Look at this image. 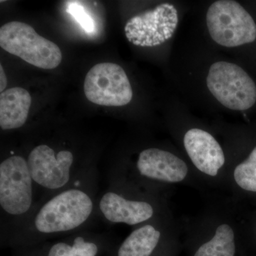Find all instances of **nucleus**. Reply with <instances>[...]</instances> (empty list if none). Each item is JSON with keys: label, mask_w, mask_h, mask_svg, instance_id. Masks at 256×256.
Listing matches in <instances>:
<instances>
[{"label": "nucleus", "mask_w": 256, "mask_h": 256, "mask_svg": "<svg viewBox=\"0 0 256 256\" xmlns=\"http://www.w3.org/2000/svg\"><path fill=\"white\" fill-rule=\"evenodd\" d=\"M37 205L26 156L10 151L0 162V233L8 242Z\"/></svg>", "instance_id": "nucleus-2"}, {"label": "nucleus", "mask_w": 256, "mask_h": 256, "mask_svg": "<svg viewBox=\"0 0 256 256\" xmlns=\"http://www.w3.org/2000/svg\"><path fill=\"white\" fill-rule=\"evenodd\" d=\"M6 86H8V78L2 66L0 65V92H4Z\"/></svg>", "instance_id": "nucleus-17"}, {"label": "nucleus", "mask_w": 256, "mask_h": 256, "mask_svg": "<svg viewBox=\"0 0 256 256\" xmlns=\"http://www.w3.org/2000/svg\"><path fill=\"white\" fill-rule=\"evenodd\" d=\"M66 12L75 18L84 31L87 33H92L95 31L94 20L79 4L78 2H69V3H67Z\"/></svg>", "instance_id": "nucleus-16"}, {"label": "nucleus", "mask_w": 256, "mask_h": 256, "mask_svg": "<svg viewBox=\"0 0 256 256\" xmlns=\"http://www.w3.org/2000/svg\"><path fill=\"white\" fill-rule=\"evenodd\" d=\"M0 46L8 53L42 69L56 68L62 60L60 47L21 22H10L2 26Z\"/></svg>", "instance_id": "nucleus-4"}, {"label": "nucleus", "mask_w": 256, "mask_h": 256, "mask_svg": "<svg viewBox=\"0 0 256 256\" xmlns=\"http://www.w3.org/2000/svg\"><path fill=\"white\" fill-rule=\"evenodd\" d=\"M234 178L242 190L256 192V146L246 160L236 166Z\"/></svg>", "instance_id": "nucleus-15"}, {"label": "nucleus", "mask_w": 256, "mask_h": 256, "mask_svg": "<svg viewBox=\"0 0 256 256\" xmlns=\"http://www.w3.org/2000/svg\"><path fill=\"white\" fill-rule=\"evenodd\" d=\"M184 146L197 170L210 176H216L225 164L223 149L212 134L193 128L184 137Z\"/></svg>", "instance_id": "nucleus-10"}, {"label": "nucleus", "mask_w": 256, "mask_h": 256, "mask_svg": "<svg viewBox=\"0 0 256 256\" xmlns=\"http://www.w3.org/2000/svg\"><path fill=\"white\" fill-rule=\"evenodd\" d=\"M84 89L88 100L96 105L124 106L132 98V89L127 74L116 64L94 66L86 76Z\"/></svg>", "instance_id": "nucleus-8"}, {"label": "nucleus", "mask_w": 256, "mask_h": 256, "mask_svg": "<svg viewBox=\"0 0 256 256\" xmlns=\"http://www.w3.org/2000/svg\"><path fill=\"white\" fill-rule=\"evenodd\" d=\"M236 236L232 226L222 224L208 240L198 244L191 256H236Z\"/></svg>", "instance_id": "nucleus-14"}, {"label": "nucleus", "mask_w": 256, "mask_h": 256, "mask_svg": "<svg viewBox=\"0 0 256 256\" xmlns=\"http://www.w3.org/2000/svg\"><path fill=\"white\" fill-rule=\"evenodd\" d=\"M206 24L212 40L226 47H236L256 40V24L237 2L220 0L207 11Z\"/></svg>", "instance_id": "nucleus-5"}, {"label": "nucleus", "mask_w": 256, "mask_h": 256, "mask_svg": "<svg viewBox=\"0 0 256 256\" xmlns=\"http://www.w3.org/2000/svg\"><path fill=\"white\" fill-rule=\"evenodd\" d=\"M97 213L106 223L136 228L158 220L160 206L150 192L109 176L108 188L98 196Z\"/></svg>", "instance_id": "nucleus-3"}, {"label": "nucleus", "mask_w": 256, "mask_h": 256, "mask_svg": "<svg viewBox=\"0 0 256 256\" xmlns=\"http://www.w3.org/2000/svg\"><path fill=\"white\" fill-rule=\"evenodd\" d=\"M132 173L124 176H110L138 186L182 182L188 174V166L181 158L169 151L150 148L138 154Z\"/></svg>", "instance_id": "nucleus-7"}, {"label": "nucleus", "mask_w": 256, "mask_h": 256, "mask_svg": "<svg viewBox=\"0 0 256 256\" xmlns=\"http://www.w3.org/2000/svg\"><path fill=\"white\" fill-rule=\"evenodd\" d=\"M206 84L216 100L230 110H248L256 104V84L236 64L216 62L208 70Z\"/></svg>", "instance_id": "nucleus-6"}, {"label": "nucleus", "mask_w": 256, "mask_h": 256, "mask_svg": "<svg viewBox=\"0 0 256 256\" xmlns=\"http://www.w3.org/2000/svg\"><path fill=\"white\" fill-rule=\"evenodd\" d=\"M97 172L37 204L9 244L28 247L62 236L92 229L96 220L99 193Z\"/></svg>", "instance_id": "nucleus-1"}, {"label": "nucleus", "mask_w": 256, "mask_h": 256, "mask_svg": "<svg viewBox=\"0 0 256 256\" xmlns=\"http://www.w3.org/2000/svg\"><path fill=\"white\" fill-rule=\"evenodd\" d=\"M178 22L176 8L163 3L131 18L124 26V33L128 41L136 46H156L171 38Z\"/></svg>", "instance_id": "nucleus-9"}, {"label": "nucleus", "mask_w": 256, "mask_h": 256, "mask_svg": "<svg viewBox=\"0 0 256 256\" xmlns=\"http://www.w3.org/2000/svg\"><path fill=\"white\" fill-rule=\"evenodd\" d=\"M164 242L158 220L139 226L121 242L116 256H156Z\"/></svg>", "instance_id": "nucleus-12"}, {"label": "nucleus", "mask_w": 256, "mask_h": 256, "mask_svg": "<svg viewBox=\"0 0 256 256\" xmlns=\"http://www.w3.org/2000/svg\"><path fill=\"white\" fill-rule=\"evenodd\" d=\"M31 105V96L22 88H12L1 92V129L2 130H13L22 128L28 120Z\"/></svg>", "instance_id": "nucleus-13"}, {"label": "nucleus", "mask_w": 256, "mask_h": 256, "mask_svg": "<svg viewBox=\"0 0 256 256\" xmlns=\"http://www.w3.org/2000/svg\"><path fill=\"white\" fill-rule=\"evenodd\" d=\"M107 237L92 229L66 236L58 242L46 244L41 249L42 256H97Z\"/></svg>", "instance_id": "nucleus-11"}]
</instances>
